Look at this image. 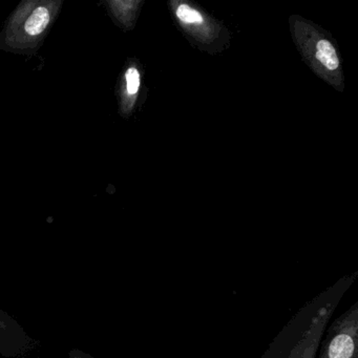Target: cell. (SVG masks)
<instances>
[{"instance_id":"277c9868","label":"cell","mask_w":358,"mask_h":358,"mask_svg":"<svg viewBox=\"0 0 358 358\" xmlns=\"http://www.w3.org/2000/svg\"><path fill=\"white\" fill-rule=\"evenodd\" d=\"M316 58L328 70H336L339 66L338 57L333 45L328 41H320L316 47Z\"/></svg>"},{"instance_id":"5b68a950","label":"cell","mask_w":358,"mask_h":358,"mask_svg":"<svg viewBox=\"0 0 358 358\" xmlns=\"http://www.w3.org/2000/svg\"><path fill=\"white\" fill-rule=\"evenodd\" d=\"M177 16L186 24H200L202 22V16L196 10L192 9L188 6L182 5L178 8Z\"/></svg>"},{"instance_id":"8992f818","label":"cell","mask_w":358,"mask_h":358,"mask_svg":"<svg viewBox=\"0 0 358 358\" xmlns=\"http://www.w3.org/2000/svg\"><path fill=\"white\" fill-rule=\"evenodd\" d=\"M140 87V74L137 69L131 68L127 72V89L129 94L135 95Z\"/></svg>"},{"instance_id":"7a4b0ae2","label":"cell","mask_w":358,"mask_h":358,"mask_svg":"<svg viewBox=\"0 0 358 358\" xmlns=\"http://www.w3.org/2000/svg\"><path fill=\"white\" fill-rule=\"evenodd\" d=\"M316 358H358V301L329 322Z\"/></svg>"},{"instance_id":"6da1fadb","label":"cell","mask_w":358,"mask_h":358,"mask_svg":"<svg viewBox=\"0 0 358 358\" xmlns=\"http://www.w3.org/2000/svg\"><path fill=\"white\" fill-rule=\"evenodd\" d=\"M357 278V270L345 273L307 301L274 337L261 358H316L333 313Z\"/></svg>"},{"instance_id":"3957f363","label":"cell","mask_w":358,"mask_h":358,"mask_svg":"<svg viewBox=\"0 0 358 358\" xmlns=\"http://www.w3.org/2000/svg\"><path fill=\"white\" fill-rule=\"evenodd\" d=\"M51 20L49 10L45 7H39L33 12L26 24V31L30 35H38L43 33Z\"/></svg>"}]
</instances>
